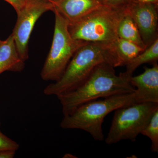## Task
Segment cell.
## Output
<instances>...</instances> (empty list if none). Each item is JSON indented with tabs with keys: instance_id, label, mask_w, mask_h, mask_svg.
Segmentation results:
<instances>
[{
	"instance_id": "obj_17",
	"label": "cell",
	"mask_w": 158,
	"mask_h": 158,
	"mask_svg": "<svg viewBox=\"0 0 158 158\" xmlns=\"http://www.w3.org/2000/svg\"><path fill=\"white\" fill-rule=\"evenodd\" d=\"M19 144L9 138L0 131V151L13 150L16 151L19 148Z\"/></svg>"
},
{
	"instance_id": "obj_1",
	"label": "cell",
	"mask_w": 158,
	"mask_h": 158,
	"mask_svg": "<svg viewBox=\"0 0 158 158\" xmlns=\"http://www.w3.org/2000/svg\"><path fill=\"white\" fill-rule=\"evenodd\" d=\"M114 68L110 63H102L77 88L57 96L62 105L64 116L91 101L134 93L135 88L130 84V77L124 73L117 75Z\"/></svg>"
},
{
	"instance_id": "obj_10",
	"label": "cell",
	"mask_w": 158,
	"mask_h": 158,
	"mask_svg": "<svg viewBox=\"0 0 158 158\" xmlns=\"http://www.w3.org/2000/svg\"><path fill=\"white\" fill-rule=\"evenodd\" d=\"M56 11L68 21L74 22L90 12L104 6L99 0H50Z\"/></svg>"
},
{
	"instance_id": "obj_16",
	"label": "cell",
	"mask_w": 158,
	"mask_h": 158,
	"mask_svg": "<svg viewBox=\"0 0 158 158\" xmlns=\"http://www.w3.org/2000/svg\"><path fill=\"white\" fill-rule=\"evenodd\" d=\"M103 6L116 9L125 10L136 0H99Z\"/></svg>"
},
{
	"instance_id": "obj_4",
	"label": "cell",
	"mask_w": 158,
	"mask_h": 158,
	"mask_svg": "<svg viewBox=\"0 0 158 158\" xmlns=\"http://www.w3.org/2000/svg\"><path fill=\"white\" fill-rule=\"evenodd\" d=\"M125 11L102 6L69 24V31L76 40L112 44L118 38L117 27Z\"/></svg>"
},
{
	"instance_id": "obj_2",
	"label": "cell",
	"mask_w": 158,
	"mask_h": 158,
	"mask_svg": "<svg viewBox=\"0 0 158 158\" xmlns=\"http://www.w3.org/2000/svg\"><path fill=\"white\" fill-rule=\"evenodd\" d=\"M104 62L116 67L112 44H86L76 52L61 77L48 85L44 93L46 95L58 96L74 90L87 79L97 65Z\"/></svg>"
},
{
	"instance_id": "obj_7",
	"label": "cell",
	"mask_w": 158,
	"mask_h": 158,
	"mask_svg": "<svg viewBox=\"0 0 158 158\" xmlns=\"http://www.w3.org/2000/svg\"><path fill=\"white\" fill-rule=\"evenodd\" d=\"M53 10L52 4L49 0H31L17 13V21L11 34L24 62L29 58V40L35 24L43 14Z\"/></svg>"
},
{
	"instance_id": "obj_15",
	"label": "cell",
	"mask_w": 158,
	"mask_h": 158,
	"mask_svg": "<svg viewBox=\"0 0 158 158\" xmlns=\"http://www.w3.org/2000/svg\"><path fill=\"white\" fill-rule=\"evenodd\" d=\"M146 136L151 141V150L154 152H158V109L150 118L141 133Z\"/></svg>"
},
{
	"instance_id": "obj_22",
	"label": "cell",
	"mask_w": 158,
	"mask_h": 158,
	"mask_svg": "<svg viewBox=\"0 0 158 158\" xmlns=\"http://www.w3.org/2000/svg\"><path fill=\"white\" fill-rule=\"evenodd\" d=\"M31 0H27V2H29V1H31Z\"/></svg>"
},
{
	"instance_id": "obj_3",
	"label": "cell",
	"mask_w": 158,
	"mask_h": 158,
	"mask_svg": "<svg viewBox=\"0 0 158 158\" xmlns=\"http://www.w3.org/2000/svg\"><path fill=\"white\" fill-rule=\"evenodd\" d=\"M134 92L85 103L70 114L64 116L60 127L64 129L83 130L89 133L94 140L103 141L102 125L105 117L118 108L135 103Z\"/></svg>"
},
{
	"instance_id": "obj_18",
	"label": "cell",
	"mask_w": 158,
	"mask_h": 158,
	"mask_svg": "<svg viewBox=\"0 0 158 158\" xmlns=\"http://www.w3.org/2000/svg\"><path fill=\"white\" fill-rule=\"evenodd\" d=\"M13 7L18 13L24 7L27 3V0H4Z\"/></svg>"
},
{
	"instance_id": "obj_13",
	"label": "cell",
	"mask_w": 158,
	"mask_h": 158,
	"mask_svg": "<svg viewBox=\"0 0 158 158\" xmlns=\"http://www.w3.org/2000/svg\"><path fill=\"white\" fill-rule=\"evenodd\" d=\"M117 32L118 38L134 43L144 49L147 48L141 39L135 23L126 10L118 23Z\"/></svg>"
},
{
	"instance_id": "obj_21",
	"label": "cell",
	"mask_w": 158,
	"mask_h": 158,
	"mask_svg": "<svg viewBox=\"0 0 158 158\" xmlns=\"http://www.w3.org/2000/svg\"><path fill=\"white\" fill-rule=\"evenodd\" d=\"M3 42V40H1V39H0V45H1V44H2V43Z\"/></svg>"
},
{
	"instance_id": "obj_9",
	"label": "cell",
	"mask_w": 158,
	"mask_h": 158,
	"mask_svg": "<svg viewBox=\"0 0 158 158\" xmlns=\"http://www.w3.org/2000/svg\"><path fill=\"white\" fill-rule=\"evenodd\" d=\"M130 83L135 88V103H158V65L155 62L151 68L144 67L143 73L132 76Z\"/></svg>"
},
{
	"instance_id": "obj_8",
	"label": "cell",
	"mask_w": 158,
	"mask_h": 158,
	"mask_svg": "<svg viewBox=\"0 0 158 158\" xmlns=\"http://www.w3.org/2000/svg\"><path fill=\"white\" fill-rule=\"evenodd\" d=\"M126 10L135 23L141 39L147 47L158 38L157 4L136 1Z\"/></svg>"
},
{
	"instance_id": "obj_5",
	"label": "cell",
	"mask_w": 158,
	"mask_h": 158,
	"mask_svg": "<svg viewBox=\"0 0 158 158\" xmlns=\"http://www.w3.org/2000/svg\"><path fill=\"white\" fill-rule=\"evenodd\" d=\"M52 46L41 70L43 80L56 81L64 73L76 52L87 42L74 39L69 31V23L56 11Z\"/></svg>"
},
{
	"instance_id": "obj_14",
	"label": "cell",
	"mask_w": 158,
	"mask_h": 158,
	"mask_svg": "<svg viewBox=\"0 0 158 158\" xmlns=\"http://www.w3.org/2000/svg\"><path fill=\"white\" fill-rule=\"evenodd\" d=\"M158 59V38L147 47L126 65L124 73L128 77L132 76L135 71L140 65L149 62H156Z\"/></svg>"
},
{
	"instance_id": "obj_12",
	"label": "cell",
	"mask_w": 158,
	"mask_h": 158,
	"mask_svg": "<svg viewBox=\"0 0 158 158\" xmlns=\"http://www.w3.org/2000/svg\"><path fill=\"white\" fill-rule=\"evenodd\" d=\"M112 46L116 58V67L126 66L144 50L134 43L120 38L112 43Z\"/></svg>"
},
{
	"instance_id": "obj_6",
	"label": "cell",
	"mask_w": 158,
	"mask_h": 158,
	"mask_svg": "<svg viewBox=\"0 0 158 158\" xmlns=\"http://www.w3.org/2000/svg\"><path fill=\"white\" fill-rule=\"evenodd\" d=\"M157 109L158 103L151 102L133 103L116 109L106 143L113 144L125 140L135 141Z\"/></svg>"
},
{
	"instance_id": "obj_11",
	"label": "cell",
	"mask_w": 158,
	"mask_h": 158,
	"mask_svg": "<svg viewBox=\"0 0 158 158\" xmlns=\"http://www.w3.org/2000/svg\"><path fill=\"white\" fill-rule=\"evenodd\" d=\"M25 62L20 56L11 34L0 45V74L6 71L21 72Z\"/></svg>"
},
{
	"instance_id": "obj_23",
	"label": "cell",
	"mask_w": 158,
	"mask_h": 158,
	"mask_svg": "<svg viewBox=\"0 0 158 158\" xmlns=\"http://www.w3.org/2000/svg\"><path fill=\"white\" fill-rule=\"evenodd\" d=\"M49 1H50V0H49Z\"/></svg>"
},
{
	"instance_id": "obj_19",
	"label": "cell",
	"mask_w": 158,
	"mask_h": 158,
	"mask_svg": "<svg viewBox=\"0 0 158 158\" xmlns=\"http://www.w3.org/2000/svg\"><path fill=\"white\" fill-rule=\"evenodd\" d=\"M16 151L13 150H6L0 151V158H13Z\"/></svg>"
},
{
	"instance_id": "obj_20",
	"label": "cell",
	"mask_w": 158,
	"mask_h": 158,
	"mask_svg": "<svg viewBox=\"0 0 158 158\" xmlns=\"http://www.w3.org/2000/svg\"><path fill=\"white\" fill-rule=\"evenodd\" d=\"M137 2L141 3H154L157 4L158 0H136Z\"/></svg>"
}]
</instances>
